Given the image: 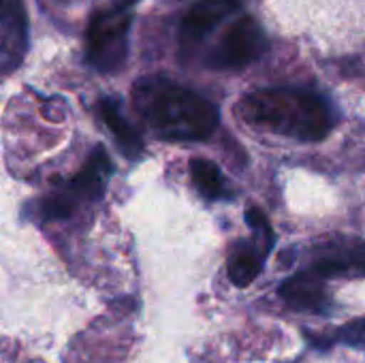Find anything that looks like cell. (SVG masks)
<instances>
[{
	"label": "cell",
	"mask_w": 365,
	"mask_h": 363,
	"mask_svg": "<svg viewBox=\"0 0 365 363\" xmlns=\"http://www.w3.org/2000/svg\"><path fill=\"white\" fill-rule=\"evenodd\" d=\"M135 111L163 141H199L218 126V109L201 94L163 77H145L133 88Z\"/></svg>",
	"instance_id": "6da1fadb"
},
{
	"label": "cell",
	"mask_w": 365,
	"mask_h": 363,
	"mask_svg": "<svg viewBox=\"0 0 365 363\" xmlns=\"http://www.w3.org/2000/svg\"><path fill=\"white\" fill-rule=\"evenodd\" d=\"M237 116L250 126L299 141H321L334 128L329 103L314 92L297 88L250 92L240 101Z\"/></svg>",
	"instance_id": "7a4b0ae2"
},
{
	"label": "cell",
	"mask_w": 365,
	"mask_h": 363,
	"mask_svg": "<svg viewBox=\"0 0 365 363\" xmlns=\"http://www.w3.org/2000/svg\"><path fill=\"white\" fill-rule=\"evenodd\" d=\"M133 2L135 0H124L92 17L88 26V62L94 68L113 73L124 64L128 30L133 24Z\"/></svg>",
	"instance_id": "3957f363"
},
{
	"label": "cell",
	"mask_w": 365,
	"mask_h": 363,
	"mask_svg": "<svg viewBox=\"0 0 365 363\" xmlns=\"http://www.w3.org/2000/svg\"><path fill=\"white\" fill-rule=\"evenodd\" d=\"M265 49H267L265 32L261 30L257 19H252L250 15H244L227 28L225 36L212 51L207 64L220 71L244 68L257 58H261Z\"/></svg>",
	"instance_id": "277c9868"
},
{
	"label": "cell",
	"mask_w": 365,
	"mask_h": 363,
	"mask_svg": "<svg viewBox=\"0 0 365 363\" xmlns=\"http://www.w3.org/2000/svg\"><path fill=\"white\" fill-rule=\"evenodd\" d=\"M319 276L327 278H365V240L336 237L321 244L308 265Z\"/></svg>",
	"instance_id": "5b68a950"
},
{
	"label": "cell",
	"mask_w": 365,
	"mask_h": 363,
	"mask_svg": "<svg viewBox=\"0 0 365 363\" xmlns=\"http://www.w3.org/2000/svg\"><path fill=\"white\" fill-rule=\"evenodd\" d=\"M278 295L284 300V304L291 310H297V312L327 317L334 310L331 295L325 287V278L312 272L310 267L289 276L280 285Z\"/></svg>",
	"instance_id": "8992f818"
},
{
	"label": "cell",
	"mask_w": 365,
	"mask_h": 363,
	"mask_svg": "<svg viewBox=\"0 0 365 363\" xmlns=\"http://www.w3.org/2000/svg\"><path fill=\"white\" fill-rule=\"evenodd\" d=\"M240 9V0H199L182 21V47L192 49L203 41L207 32H212L222 19L233 15Z\"/></svg>",
	"instance_id": "52a82bcc"
},
{
	"label": "cell",
	"mask_w": 365,
	"mask_h": 363,
	"mask_svg": "<svg viewBox=\"0 0 365 363\" xmlns=\"http://www.w3.org/2000/svg\"><path fill=\"white\" fill-rule=\"evenodd\" d=\"M0 24H2V43H0L2 68L9 73L15 64L21 62V58L26 53L28 24H26L24 2L21 0H2Z\"/></svg>",
	"instance_id": "ba28073f"
},
{
	"label": "cell",
	"mask_w": 365,
	"mask_h": 363,
	"mask_svg": "<svg viewBox=\"0 0 365 363\" xmlns=\"http://www.w3.org/2000/svg\"><path fill=\"white\" fill-rule=\"evenodd\" d=\"M272 248H274V242H269L265 237H261V240L257 237V242L255 240L242 242L231 252V257L227 261V276H229V280L235 287H240V289L250 287L257 280V276L261 274L263 263H265L267 255L272 252Z\"/></svg>",
	"instance_id": "9c48e42d"
},
{
	"label": "cell",
	"mask_w": 365,
	"mask_h": 363,
	"mask_svg": "<svg viewBox=\"0 0 365 363\" xmlns=\"http://www.w3.org/2000/svg\"><path fill=\"white\" fill-rule=\"evenodd\" d=\"M113 171V165L103 145H96L88 156L81 171L71 182V193L86 199H101L107 186V180Z\"/></svg>",
	"instance_id": "30bf717a"
},
{
	"label": "cell",
	"mask_w": 365,
	"mask_h": 363,
	"mask_svg": "<svg viewBox=\"0 0 365 363\" xmlns=\"http://www.w3.org/2000/svg\"><path fill=\"white\" fill-rule=\"evenodd\" d=\"M98 113L103 118V122L107 124V128L111 131V135L118 141V148L124 152L126 158L135 160L141 156L143 152V139L139 137V133L126 122V118L120 111V105L115 98H103L98 103Z\"/></svg>",
	"instance_id": "8fae6325"
},
{
	"label": "cell",
	"mask_w": 365,
	"mask_h": 363,
	"mask_svg": "<svg viewBox=\"0 0 365 363\" xmlns=\"http://www.w3.org/2000/svg\"><path fill=\"white\" fill-rule=\"evenodd\" d=\"M190 175H192V182L201 190L203 197H207V199H222L225 197V182L220 178L218 167L212 160L195 158L190 163Z\"/></svg>",
	"instance_id": "7c38bea8"
},
{
	"label": "cell",
	"mask_w": 365,
	"mask_h": 363,
	"mask_svg": "<svg viewBox=\"0 0 365 363\" xmlns=\"http://www.w3.org/2000/svg\"><path fill=\"white\" fill-rule=\"evenodd\" d=\"M331 344H342L349 349H359L365 351V317H357L342 327H336L329 336H323L321 342H314V347L327 349Z\"/></svg>",
	"instance_id": "4fadbf2b"
},
{
	"label": "cell",
	"mask_w": 365,
	"mask_h": 363,
	"mask_svg": "<svg viewBox=\"0 0 365 363\" xmlns=\"http://www.w3.org/2000/svg\"><path fill=\"white\" fill-rule=\"evenodd\" d=\"M75 201L68 195H56L43 203V216L49 220H62L73 214Z\"/></svg>",
	"instance_id": "5bb4252c"
}]
</instances>
